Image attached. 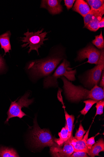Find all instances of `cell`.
Listing matches in <instances>:
<instances>
[{"instance_id": "cell-1", "label": "cell", "mask_w": 104, "mask_h": 157, "mask_svg": "<svg viewBox=\"0 0 104 157\" xmlns=\"http://www.w3.org/2000/svg\"><path fill=\"white\" fill-rule=\"evenodd\" d=\"M63 81L65 94L69 100L78 102L82 100L90 98L98 101L104 99V89L95 85L91 90L81 86L73 84L64 77H61Z\"/></svg>"}, {"instance_id": "cell-15", "label": "cell", "mask_w": 104, "mask_h": 157, "mask_svg": "<svg viewBox=\"0 0 104 157\" xmlns=\"http://www.w3.org/2000/svg\"><path fill=\"white\" fill-rule=\"evenodd\" d=\"M104 151V141L103 139L101 138L91 147L87 154L89 156L94 157L95 156H99V153Z\"/></svg>"}, {"instance_id": "cell-18", "label": "cell", "mask_w": 104, "mask_h": 157, "mask_svg": "<svg viewBox=\"0 0 104 157\" xmlns=\"http://www.w3.org/2000/svg\"><path fill=\"white\" fill-rule=\"evenodd\" d=\"M65 113L66 123L68 130V139H71L73 137L72 131L73 124L74 120H75V117L73 115H69L66 111H65Z\"/></svg>"}, {"instance_id": "cell-3", "label": "cell", "mask_w": 104, "mask_h": 157, "mask_svg": "<svg viewBox=\"0 0 104 157\" xmlns=\"http://www.w3.org/2000/svg\"><path fill=\"white\" fill-rule=\"evenodd\" d=\"M34 123L33 129L30 133V139L34 147L37 148L47 146L60 147L55 142V138L49 130L40 128L36 118L34 119Z\"/></svg>"}, {"instance_id": "cell-29", "label": "cell", "mask_w": 104, "mask_h": 157, "mask_svg": "<svg viewBox=\"0 0 104 157\" xmlns=\"http://www.w3.org/2000/svg\"><path fill=\"white\" fill-rule=\"evenodd\" d=\"M99 28L104 27V17H102L99 23Z\"/></svg>"}, {"instance_id": "cell-22", "label": "cell", "mask_w": 104, "mask_h": 157, "mask_svg": "<svg viewBox=\"0 0 104 157\" xmlns=\"http://www.w3.org/2000/svg\"><path fill=\"white\" fill-rule=\"evenodd\" d=\"M86 131H85L81 123H80L79 129L76 133L75 137L74 138L78 140H81L83 139L84 135Z\"/></svg>"}, {"instance_id": "cell-8", "label": "cell", "mask_w": 104, "mask_h": 157, "mask_svg": "<svg viewBox=\"0 0 104 157\" xmlns=\"http://www.w3.org/2000/svg\"><path fill=\"white\" fill-rule=\"evenodd\" d=\"M103 49L99 50L91 44H89L78 52L76 60L81 61L87 59L88 61L87 63L97 65Z\"/></svg>"}, {"instance_id": "cell-11", "label": "cell", "mask_w": 104, "mask_h": 157, "mask_svg": "<svg viewBox=\"0 0 104 157\" xmlns=\"http://www.w3.org/2000/svg\"><path fill=\"white\" fill-rule=\"evenodd\" d=\"M90 128L91 127L82 140H78L74 138V137H73L71 141V144L73 148L74 152L83 151L86 152L87 153V149L86 142L88 139Z\"/></svg>"}, {"instance_id": "cell-9", "label": "cell", "mask_w": 104, "mask_h": 157, "mask_svg": "<svg viewBox=\"0 0 104 157\" xmlns=\"http://www.w3.org/2000/svg\"><path fill=\"white\" fill-rule=\"evenodd\" d=\"M72 138L68 139L65 142L63 147H50V151L52 156L58 157H70L74 152L73 148L71 144Z\"/></svg>"}, {"instance_id": "cell-23", "label": "cell", "mask_w": 104, "mask_h": 157, "mask_svg": "<svg viewBox=\"0 0 104 157\" xmlns=\"http://www.w3.org/2000/svg\"><path fill=\"white\" fill-rule=\"evenodd\" d=\"M104 106V99L98 101L96 103V112L95 117L98 115H101L103 113V109Z\"/></svg>"}, {"instance_id": "cell-10", "label": "cell", "mask_w": 104, "mask_h": 157, "mask_svg": "<svg viewBox=\"0 0 104 157\" xmlns=\"http://www.w3.org/2000/svg\"><path fill=\"white\" fill-rule=\"evenodd\" d=\"M61 2L59 0H43L41 1L40 8L46 9L52 15H56L63 11Z\"/></svg>"}, {"instance_id": "cell-16", "label": "cell", "mask_w": 104, "mask_h": 157, "mask_svg": "<svg viewBox=\"0 0 104 157\" xmlns=\"http://www.w3.org/2000/svg\"><path fill=\"white\" fill-rule=\"evenodd\" d=\"M68 130L67 124L66 123L65 127L62 128L61 132L59 133V138H55L54 141L59 147L63 146L64 144L68 139Z\"/></svg>"}, {"instance_id": "cell-4", "label": "cell", "mask_w": 104, "mask_h": 157, "mask_svg": "<svg viewBox=\"0 0 104 157\" xmlns=\"http://www.w3.org/2000/svg\"><path fill=\"white\" fill-rule=\"evenodd\" d=\"M70 63L64 59L63 63L56 70L54 74L51 76H48L44 80V86L45 88L51 87H57L58 86L57 79L64 76L68 80L73 81L76 79L75 75L77 70H72L70 68Z\"/></svg>"}, {"instance_id": "cell-19", "label": "cell", "mask_w": 104, "mask_h": 157, "mask_svg": "<svg viewBox=\"0 0 104 157\" xmlns=\"http://www.w3.org/2000/svg\"><path fill=\"white\" fill-rule=\"evenodd\" d=\"M92 43L98 49L101 50L103 49L104 40L101 30L100 34L95 36V39L92 40Z\"/></svg>"}, {"instance_id": "cell-12", "label": "cell", "mask_w": 104, "mask_h": 157, "mask_svg": "<svg viewBox=\"0 0 104 157\" xmlns=\"http://www.w3.org/2000/svg\"><path fill=\"white\" fill-rule=\"evenodd\" d=\"M104 13V4L101 6L100 11L96 15L93 17L90 21L84 28L87 29L89 30L96 32L99 29V23Z\"/></svg>"}, {"instance_id": "cell-26", "label": "cell", "mask_w": 104, "mask_h": 157, "mask_svg": "<svg viewBox=\"0 0 104 157\" xmlns=\"http://www.w3.org/2000/svg\"><path fill=\"white\" fill-rule=\"evenodd\" d=\"M76 1L75 0H65V5L68 10L71 8Z\"/></svg>"}, {"instance_id": "cell-7", "label": "cell", "mask_w": 104, "mask_h": 157, "mask_svg": "<svg viewBox=\"0 0 104 157\" xmlns=\"http://www.w3.org/2000/svg\"><path fill=\"white\" fill-rule=\"evenodd\" d=\"M96 65L88 70L86 74L85 84L91 87L97 85L101 79L104 68V51L102 50L99 60Z\"/></svg>"}, {"instance_id": "cell-25", "label": "cell", "mask_w": 104, "mask_h": 157, "mask_svg": "<svg viewBox=\"0 0 104 157\" xmlns=\"http://www.w3.org/2000/svg\"><path fill=\"white\" fill-rule=\"evenodd\" d=\"M87 154L85 152L78 151L75 152L70 156L71 157H89Z\"/></svg>"}, {"instance_id": "cell-6", "label": "cell", "mask_w": 104, "mask_h": 157, "mask_svg": "<svg viewBox=\"0 0 104 157\" xmlns=\"http://www.w3.org/2000/svg\"><path fill=\"white\" fill-rule=\"evenodd\" d=\"M29 94L28 93L26 94L19 99L18 102H16V101L12 102L7 112L8 117L5 123H7L10 118L18 117L21 119L26 115L22 111V109L23 107L28 108L30 105L33 102V99H28Z\"/></svg>"}, {"instance_id": "cell-28", "label": "cell", "mask_w": 104, "mask_h": 157, "mask_svg": "<svg viewBox=\"0 0 104 157\" xmlns=\"http://www.w3.org/2000/svg\"><path fill=\"white\" fill-rule=\"evenodd\" d=\"M101 79L99 85L100 86L103 88L104 89V70L103 71L102 73L101 76Z\"/></svg>"}, {"instance_id": "cell-14", "label": "cell", "mask_w": 104, "mask_h": 157, "mask_svg": "<svg viewBox=\"0 0 104 157\" xmlns=\"http://www.w3.org/2000/svg\"><path fill=\"white\" fill-rule=\"evenodd\" d=\"M11 36V33L10 31H8L0 35V44L1 48L5 51L4 56L6 55V53H9V51L11 50L10 42Z\"/></svg>"}, {"instance_id": "cell-24", "label": "cell", "mask_w": 104, "mask_h": 157, "mask_svg": "<svg viewBox=\"0 0 104 157\" xmlns=\"http://www.w3.org/2000/svg\"><path fill=\"white\" fill-rule=\"evenodd\" d=\"M95 136L92 137L88 139L86 141V145L87 149V152L90 150L91 147L95 143Z\"/></svg>"}, {"instance_id": "cell-2", "label": "cell", "mask_w": 104, "mask_h": 157, "mask_svg": "<svg viewBox=\"0 0 104 157\" xmlns=\"http://www.w3.org/2000/svg\"><path fill=\"white\" fill-rule=\"evenodd\" d=\"M61 56H55L31 62L28 69L35 77L41 78L51 74L63 59Z\"/></svg>"}, {"instance_id": "cell-20", "label": "cell", "mask_w": 104, "mask_h": 157, "mask_svg": "<svg viewBox=\"0 0 104 157\" xmlns=\"http://www.w3.org/2000/svg\"><path fill=\"white\" fill-rule=\"evenodd\" d=\"M86 1L92 10H98L104 4L103 0H87Z\"/></svg>"}, {"instance_id": "cell-5", "label": "cell", "mask_w": 104, "mask_h": 157, "mask_svg": "<svg viewBox=\"0 0 104 157\" xmlns=\"http://www.w3.org/2000/svg\"><path fill=\"white\" fill-rule=\"evenodd\" d=\"M44 29L37 32H29V29L27 32L24 34L25 37L21 38V40L23 43L25 44L21 45L22 48L27 46L29 48L28 53L29 54L32 50H36L39 55L38 49L41 46L44 44L43 42L48 40V38H45L48 33L46 32L42 33Z\"/></svg>"}, {"instance_id": "cell-13", "label": "cell", "mask_w": 104, "mask_h": 157, "mask_svg": "<svg viewBox=\"0 0 104 157\" xmlns=\"http://www.w3.org/2000/svg\"><path fill=\"white\" fill-rule=\"evenodd\" d=\"M72 10L84 17L90 11L91 8L86 2L83 0H77Z\"/></svg>"}, {"instance_id": "cell-27", "label": "cell", "mask_w": 104, "mask_h": 157, "mask_svg": "<svg viewBox=\"0 0 104 157\" xmlns=\"http://www.w3.org/2000/svg\"><path fill=\"white\" fill-rule=\"evenodd\" d=\"M5 64L4 59L1 55H0V72L5 69Z\"/></svg>"}, {"instance_id": "cell-21", "label": "cell", "mask_w": 104, "mask_h": 157, "mask_svg": "<svg viewBox=\"0 0 104 157\" xmlns=\"http://www.w3.org/2000/svg\"><path fill=\"white\" fill-rule=\"evenodd\" d=\"M98 102L93 99H89L84 101V103L85 104L84 108L80 112L82 115L85 116L90 109L92 106Z\"/></svg>"}, {"instance_id": "cell-17", "label": "cell", "mask_w": 104, "mask_h": 157, "mask_svg": "<svg viewBox=\"0 0 104 157\" xmlns=\"http://www.w3.org/2000/svg\"><path fill=\"white\" fill-rule=\"evenodd\" d=\"M20 157L17 151L12 148L0 147V157Z\"/></svg>"}]
</instances>
